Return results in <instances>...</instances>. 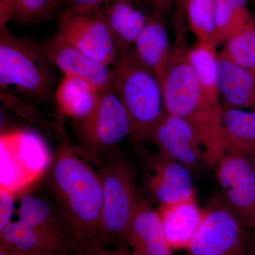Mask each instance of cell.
I'll use <instances>...</instances> for the list:
<instances>
[{
	"label": "cell",
	"instance_id": "cell-1",
	"mask_svg": "<svg viewBox=\"0 0 255 255\" xmlns=\"http://www.w3.org/2000/svg\"><path fill=\"white\" fill-rule=\"evenodd\" d=\"M88 161L63 130L43 179L47 194L70 225L75 255H92L107 248L102 228V176Z\"/></svg>",
	"mask_w": 255,
	"mask_h": 255
},
{
	"label": "cell",
	"instance_id": "cell-2",
	"mask_svg": "<svg viewBox=\"0 0 255 255\" xmlns=\"http://www.w3.org/2000/svg\"><path fill=\"white\" fill-rule=\"evenodd\" d=\"M186 37H176L172 58L162 82L164 111L187 120L200 135L208 164L214 168L228 148L222 124V107L204 95L189 63Z\"/></svg>",
	"mask_w": 255,
	"mask_h": 255
},
{
	"label": "cell",
	"instance_id": "cell-3",
	"mask_svg": "<svg viewBox=\"0 0 255 255\" xmlns=\"http://www.w3.org/2000/svg\"><path fill=\"white\" fill-rule=\"evenodd\" d=\"M112 74L114 91L130 117L132 141L151 142L164 112L159 80L132 48L121 52L118 62L112 67Z\"/></svg>",
	"mask_w": 255,
	"mask_h": 255
},
{
	"label": "cell",
	"instance_id": "cell-4",
	"mask_svg": "<svg viewBox=\"0 0 255 255\" xmlns=\"http://www.w3.org/2000/svg\"><path fill=\"white\" fill-rule=\"evenodd\" d=\"M99 165L103 201L102 228L106 245H127L129 226L143 199L137 187L136 174L127 157L119 152Z\"/></svg>",
	"mask_w": 255,
	"mask_h": 255
},
{
	"label": "cell",
	"instance_id": "cell-5",
	"mask_svg": "<svg viewBox=\"0 0 255 255\" xmlns=\"http://www.w3.org/2000/svg\"><path fill=\"white\" fill-rule=\"evenodd\" d=\"M51 64L41 44L9 31L0 33L1 90L14 87L18 92L56 105Z\"/></svg>",
	"mask_w": 255,
	"mask_h": 255
},
{
	"label": "cell",
	"instance_id": "cell-6",
	"mask_svg": "<svg viewBox=\"0 0 255 255\" xmlns=\"http://www.w3.org/2000/svg\"><path fill=\"white\" fill-rule=\"evenodd\" d=\"M75 126L79 150L98 165L120 152L121 142L131 133L130 117L113 85L101 92L98 105L92 115Z\"/></svg>",
	"mask_w": 255,
	"mask_h": 255
},
{
	"label": "cell",
	"instance_id": "cell-7",
	"mask_svg": "<svg viewBox=\"0 0 255 255\" xmlns=\"http://www.w3.org/2000/svg\"><path fill=\"white\" fill-rule=\"evenodd\" d=\"M251 231L222 198L214 200L184 255H241L251 246Z\"/></svg>",
	"mask_w": 255,
	"mask_h": 255
},
{
	"label": "cell",
	"instance_id": "cell-8",
	"mask_svg": "<svg viewBox=\"0 0 255 255\" xmlns=\"http://www.w3.org/2000/svg\"><path fill=\"white\" fill-rule=\"evenodd\" d=\"M58 35L69 44L98 63L113 67L121 52L117 48L102 6L85 11L65 9L58 18Z\"/></svg>",
	"mask_w": 255,
	"mask_h": 255
},
{
	"label": "cell",
	"instance_id": "cell-9",
	"mask_svg": "<svg viewBox=\"0 0 255 255\" xmlns=\"http://www.w3.org/2000/svg\"><path fill=\"white\" fill-rule=\"evenodd\" d=\"M224 202L251 230L255 227V163L229 147L215 164Z\"/></svg>",
	"mask_w": 255,
	"mask_h": 255
},
{
	"label": "cell",
	"instance_id": "cell-10",
	"mask_svg": "<svg viewBox=\"0 0 255 255\" xmlns=\"http://www.w3.org/2000/svg\"><path fill=\"white\" fill-rule=\"evenodd\" d=\"M143 177L151 200L158 205L196 198L190 169L159 151L146 157Z\"/></svg>",
	"mask_w": 255,
	"mask_h": 255
},
{
	"label": "cell",
	"instance_id": "cell-11",
	"mask_svg": "<svg viewBox=\"0 0 255 255\" xmlns=\"http://www.w3.org/2000/svg\"><path fill=\"white\" fill-rule=\"evenodd\" d=\"M42 45L50 63L64 75L75 77L103 91L113 85L112 67L98 63L69 44L57 34Z\"/></svg>",
	"mask_w": 255,
	"mask_h": 255
},
{
	"label": "cell",
	"instance_id": "cell-12",
	"mask_svg": "<svg viewBox=\"0 0 255 255\" xmlns=\"http://www.w3.org/2000/svg\"><path fill=\"white\" fill-rule=\"evenodd\" d=\"M18 216V221L70 247L75 255L70 225L48 194L37 192L21 194Z\"/></svg>",
	"mask_w": 255,
	"mask_h": 255
},
{
	"label": "cell",
	"instance_id": "cell-13",
	"mask_svg": "<svg viewBox=\"0 0 255 255\" xmlns=\"http://www.w3.org/2000/svg\"><path fill=\"white\" fill-rule=\"evenodd\" d=\"M127 245L134 255H173L157 209L143 199L129 226Z\"/></svg>",
	"mask_w": 255,
	"mask_h": 255
},
{
	"label": "cell",
	"instance_id": "cell-14",
	"mask_svg": "<svg viewBox=\"0 0 255 255\" xmlns=\"http://www.w3.org/2000/svg\"><path fill=\"white\" fill-rule=\"evenodd\" d=\"M101 6L120 52L132 48L152 14L144 9L139 0H109Z\"/></svg>",
	"mask_w": 255,
	"mask_h": 255
},
{
	"label": "cell",
	"instance_id": "cell-15",
	"mask_svg": "<svg viewBox=\"0 0 255 255\" xmlns=\"http://www.w3.org/2000/svg\"><path fill=\"white\" fill-rule=\"evenodd\" d=\"M166 240L172 251H187L204 216L196 198L157 209Z\"/></svg>",
	"mask_w": 255,
	"mask_h": 255
},
{
	"label": "cell",
	"instance_id": "cell-16",
	"mask_svg": "<svg viewBox=\"0 0 255 255\" xmlns=\"http://www.w3.org/2000/svg\"><path fill=\"white\" fill-rule=\"evenodd\" d=\"M132 49L162 85L173 51L163 20L152 14Z\"/></svg>",
	"mask_w": 255,
	"mask_h": 255
},
{
	"label": "cell",
	"instance_id": "cell-17",
	"mask_svg": "<svg viewBox=\"0 0 255 255\" xmlns=\"http://www.w3.org/2000/svg\"><path fill=\"white\" fill-rule=\"evenodd\" d=\"M217 87L226 104L255 111V71L218 58Z\"/></svg>",
	"mask_w": 255,
	"mask_h": 255
},
{
	"label": "cell",
	"instance_id": "cell-18",
	"mask_svg": "<svg viewBox=\"0 0 255 255\" xmlns=\"http://www.w3.org/2000/svg\"><path fill=\"white\" fill-rule=\"evenodd\" d=\"M102 92L85 80L64 75L55 92V102L60 114L77 123L85 120L95 112Z\"/></svg>",
	"mask_w": 255,
	"mask_h": 255
},
{
	"label": "cell",
	"instance_id": "cell-19",
	"mask_svg": "<svg viewBox=\"0 0 255 255\" xmlns=\"http://www.w3.org/2000/svg\"><path fill=\"white\" fill-rule=\"evenodd\" d=\"M0 243L26 255H73L71 248L20 221L10 223L0 232Z\"/></svg>",
	"mask_w": 255,
	"mask_h": 255
},
{
	"label": "cell",
	"instance_id": "cell-20",
	"mask_svg": "<svg viewBox=\"0 0 255 255\" xmlns=\"http://www.w3.org/2000/svg\"><path fill=\"white\" fill-rule=\"evenodd\" d=\"M222 124L228 147L241 151L255 163V111H245L223 104Z\"/></svg>",
	"mask_w": 255,
	"mask_h": 255
},
{
	"label": "cell",
	"instance_id": "cell-21",
	"mask_svg": "<svg viewBox=\"0 0 255 255\" xmlns=\"http://www.w3.org/2000/svg\"><path fill=\"white\" fill-rule=\"evenodd\" d=\"M188 60L206 98L214 103H220L217 87L218 58L216 46L211 42H201L189 48Z\"/></svg>",
	"mask_w": 255,
	"mask_h": 255
},
{
	"label": "cell",
	"instance_id": "cell-22",
	"mask_svg": "<svg viewBox=\"0 0 255 255\" xmlns=\"http://www.w3.org/2000/svg\"><path fill=\"white\" fill-rule=\"evenodd\" d=\"M152 143L155 144L162 154L184 164L190 170L202 164H208L205 150L188 143L169 130L162 120L154 130Z\"/></svg>",
	"mask_w": 255,
	"mask_h": 255
},
{
	"label": "cell",
	"instance_id": "cell-23",
	"mask_svg": "<svg viewBox=\"0 0 255 255\" xmlns=\"http://www.w3.org/2000/svg\"><path fill=\"white\" fill-rule=\"evenodd\" d=\"M249 0H216V32L213 43L224 44L253 17L248 8Z\"/></svg>",
	"mask_w": 255,
	"mask_h": 255
},
{
	"label": "cell",
	"instance_id": "cell-24",
	"mask_svg": "<svg viewBox=\"0 0 255 255\" xmlns=\"http://www.w3.org/2000/svg\"><path fill=\"white\" fill-rule=\"evenodd\" d=\"M219 56L241 68L255 71L254 16L223 44Z\"/></svg>",
	"mask_w": 255,
	"mask_h": 255
},
{
	"label": "cell",
	"instance_id": "cell-25",
	"mask_svg": "<svg viewBox=\"0 0 255 255\" xmlns=\"http://www.w3.org/2000/svg\"><path fill=\"white\" fill-rule=\"evenodd\" d=\"M186 16L199 41L213 43L216 32V0H189Z\"/></svg>",
	"mask_w": 255,
	"mask_h": 255
},
{
	"label": "cell",
	"instance_id": "cell-26",
	"mask_svg": "<svg viewBox=\"0 0 255 255\" xmlns=\"http://www.w3.org/2000/svg\"><path fill=\"white\" fill-rule=\"evenodd\" d=\"M63 0H14L12 18L18 22H41L53 17Z\"/></svg>",
	"mask_w": 255,
	"mask_h": 255
},
{
	"label": "cell",
	"instance_id": "cell-27",
	"mask_svg": "<svg viewBox=\"0 0 255 255\" xmlns=\"http://www.w3.org/2000/svg\"><path fill=\"white\" fill-rule=\"evenodd\" d=\"M14 209V190L1 187L0 191V232L11 221Z\"/></svg>",
	"mask_w": 255,
	"mask_h": 255
},
{
	"label": "cell",
	"instance_id": "cell-28",
	"mask_svg": "<svg viewBox=\"0 0 255 255\" xmlns=\"http://www.w3.org/2000/svg\"><path fill=\"white\" fill-rule=\"evenodd\" d=\"M189 0H174V26L176 36L185 35L186 9Z\"/></svg>",
	"mask_w": 255,
	"mask_h": 255
},
{
	"label": "cell",
	"instance_id": "cell-29",
	"mask_svg": "<svg viewBox=\"0 0 255 255\" xmlns=\"http://www.w3.org/2000/svg\"><path fill=\"white\" fill-rule=\"evenodd\" d=\"M147 1L150 5L152 14L165 22L174 7V0H147Z\"/></svg>",
	"mask_w": 255,
	"mask_h": 255
},
{
	"label": "cell",
	"instance_id": "cell-30",
	"mask_svg": "<svg viewBox=\"0 0 255 255\" xmlns=\"http://www.w3.org/2000/svg\"><path fill=\"white\" fill-rule=\"evenodd\" d=\"M14 0H0V33L9 31L7 23L12 18Z\"/></svg>",
	"mask_w": 255,
	"mask_h": 255
},
{
	"label": "cell",
	"instance_id": "cell-31",
	"mask_svg": "<svg viewBox=\"0 0 255 255\" xmlns=\"http://www.w3.org/2000/svg\"><path fill=\"white\" fill-rule=\"evenodd\" d=\"M109 0H63L67 4L66 9L74 11H85L105 4Z\"/></svg>",
	"mask_w": 255,
	"mask_h": 255
},
{
	"label": "cell",
	"instance_id": "cell-32",
	"mask_svg": "<svg viewBox=\"0 0 255 255\" xmlns=\"http://www.w3.org/2000/svg\"><path fill=\"white\" fill-rule=\"evenodd\" d=\"M92 255H134L127 245L116 247L114 249H108L107 248H101Z\"/></svg>",
	"mask_w": 255,
	"mask_h": 255
},
{
	"label": "cell",
	"instance_id": "cell-33",
	"mask_svg": "<svg viewBox=\"0 0 255 255\" xmlns=\"http://www.w3.org/2000/svg\"><path fill=\"white\" fill-rule=\"evenodd\" d=\"M0 255H26L12 248V247L0 243Z\"/></svg>",
	"mask_w": 255,
	"mask_h": 255
},
{
	"label": "cell",
	"instance_id": "cell-34",
	"mask_svg": "<svg viewBox=\"0 0 255 255\" xmlns=\"http://www.w3.org/2000/svg\"><path fill=\"white\" fill-rule=\"evenodd\" d=\"M241 255H255L254 251H253V246L251 245L249 249H248L246 253H243V254H242Z\"/></svg>",
	"mask_w": 255,
	"mask_h": 255
},
{
	"label": "cell",
	"instance_id": "cell-35",
	"mask_svg": "<svg viewBox=\"0 0 255 255\" xmlns=\"http://www.w3.org/2000/svg\"><path fill=\"white\" fill-rule=\"evenodd\" d=\"M253 232H254V236H255V227L254 228V229L253 230Z\"/></svg>",
	"mask_w": 255,
	"mask_h": 255
}]
</instances>
